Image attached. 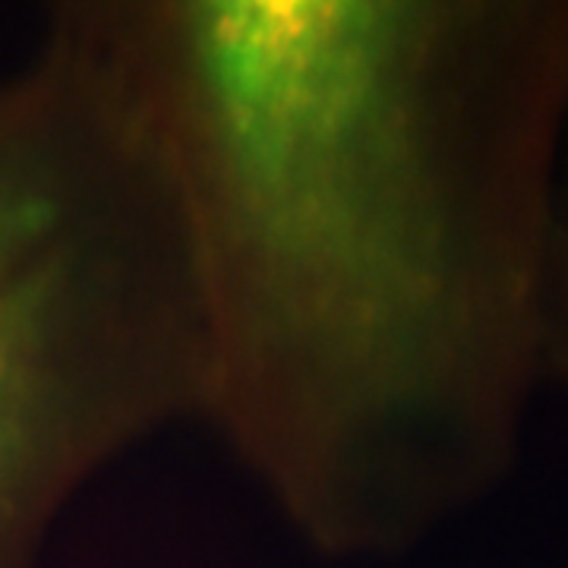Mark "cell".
<instances>
[{"mask_svg": "<svg viewBox=\"0 0 568 568\" xmlns=\"http://www.w3.org/2000/svg\"><path fill=\"white\" fill-rule=\"evenodd\" d=\"M159 168L200 420L316 544L446 496L521 265L470 114L480 20L414 0H85Z\"/></svg>", "mask_w": 568, "mask_h": 568, "instance_id": "6da1fadb", "label": "cell"}]
</instances>
